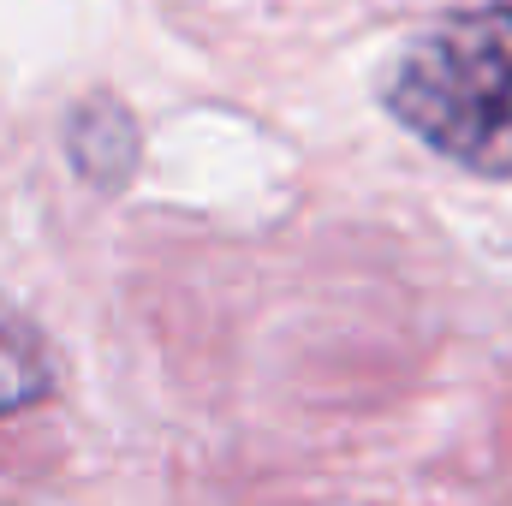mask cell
Masks as SVG:
<instances>
[{
    "label": "cell",
    "mask_w": 512,
    "mask_h": 506,
    "mask_svg": "<svg viewBox=\"0 0 512 506\" xmlns=\"http://www.w3.org/2000/svg\"><path fill=\"white\" fill-rule=\"evenodd\" d=\"M48 393H54V364H48L42 334L12 304H0V417L30 411Z\"/></svg>",
    "instance_id": "obj_2"
},
{
    "label": "cell",
    "mask_w": 512,
    "mask_h": 506,
    "mask_svg": "<svg viewBox=\"0 0 512 506\" xmlns=\"http://www.w3.org/2000/svg\"><path fill=\"white\" fill-rule=\"evenodd\" d=\"M72 155H78L84 173H96V179H120V173L131 167V155H137V137H131L126 114H120L114 102L84 108L78 126H72Z\"/></svg>",
    "instance_id": "obj_3"
},
{
    "label": "cell",
    "mask_w": 512,
    "mask_h": 506,
    "mask_svg": "<svg viewBox=\"0 0 512 506\" xmlns=\"http://www.w3.org/2000/svg\"><path fill=\"white\" fill-rule=\"evenodd\" d=\"M387 114L435 155L512 179V6L441 18L387 66Z\"/></svg>",
    "instance_id": "obj_1"
}]
</instances>
